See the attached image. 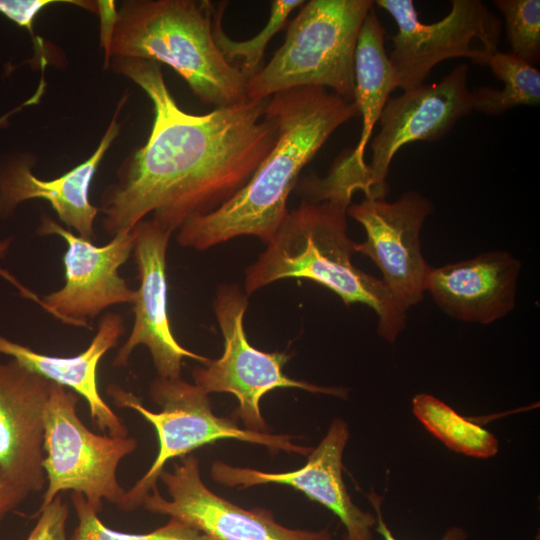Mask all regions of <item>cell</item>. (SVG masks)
Instances as JSON below:
<instances>
[{
	"instance_id": "obj_9",
	"label": "cell",
	"mask_w": 540,
	"mask_h": 540,
	"mask_svg": "<svg viewBox=\"0 0 540 540\" xmlns=\"http://www.w3.org/2000/svg\"><path fill=\"white\" fill-rule=\"evenodd\" d=\"M247 294L236 285H221L214 299V312L224 338L220 358L192 370L194 384L207 394L227 392L235 395V411L248 430L267 432L260 410L262 397L276 388H299L312 393L344 397L342 388L323 387L291 379L282 368L289 360L286 352H263L253 347L246 336L243 320Z\"/></svg>"
},
{
	"instance_id": "obj_17",
	"label": "cell",
	"mask_w": 540,
	"mask_h": 540,
	"mask_svg": "<svg viewBox=\"0 0 540 540\" xmlns=\"http://www.w3.org/2000/svg\"><path fill=\"white\" fill-rule=\"evenodd\" d=\"M521 261L506 251L430 267L425 279L436 305L451 318L488 325L515 307Z\"/></svg>"
},
{
	"instance_id": "obj_15",
	"label": "cell",
	"mask_w": 540,
	"mask_h": 540,
	"mask_svg": "<svg viewBox=\"0 0 540 540\" xmlns=\"http://www.w3.org/2000/svg\"><path fill=\"white\" fill-rule=\"evenodd\" d=\"M348 439L347 424L336 418L318 446L308 454L306 464L300 469L268 473L215 461L211 465L210 474L214 481L240 489L269 483L291 486L325 506L339 518L345 528L343 540H372L376 516L354 504L342 477V458Z\"/></svg>"
},
{
	"instance_id": "obj_6",
	"label": "cell",
	"mask_w": 540,
	"mask_h": 540,
	"mask_svg": "<svg viewBox=\"0 0 540 540\" xmlns=\"http://www.w3.org/2000/svg\"><path fill=\"white\" fill-rule=\"evenodd\" d=\"M107 394L118 408L132 409L147 420L154 427L159 443L157 456L150 468L125 491L117 505L125 512L143 506L146 497L157 487L156 483L169 460L217 440L235 439L259 444L272 452L283 450L308 455L312 450L292 443L288 435L242 429L234 421L216 416L208 394L181 377L157 376L150 384L149 394L152 401L160 406L159 412L147 409L135 394L117 384L109 385Z\"/></svg>"
},
{
	"instance_id": "obj_10",
	"label": "cell",
	"mask_w": 540,
	"mask_h": 540,
	"mask_svg": "<svg viewBox=\"0 0 540 540\" xmlns=\"http://www.w3.org/2000/svg\"><path fill=\"white\" fill-rule=\"evenodd\" d=\"M468 65H456L440 81L421 84L389 98L371 142V161L362 180L365 198L382 199L388 193L387 175L395 154L416 141H436L473 111L467 85Z\"/></svg>"
},
{
	"instance_id": "obj_22",
	"label": "cell",
	"mask_w": 540,
	"mask_h": 540,
	"mask_svg": "<svg viewBox=\"0 0 540 540\" xmlns=\"http://www.w3.org/2000/svg\"><path fill=\"white\" fill-rule=\"evenodd\" d=\"M412 411L432 435L455 452L476 458H489L498 452V441L492 433L430 394L414 396Z\"/></svg>"
},
{
	"instance_id": "obj_13",
	"label": "cell",
	"mask_w": 540,
	"mask_h": 540,
	"mask_svg": "<svg viewBox=\"0 0 540 540\" xmlns=\"http://www.w3.org/2000/svg\"><path fill=\"white\" fill-rule=\"evenodd\" d=\"M170 499L157 487L146 497L143 507L167 515L204 533L213 540H331L328 528L319 531L291 529L280 525L271 511L244 509L212 492L202 481L199 461L183 458L172 471L159 477Z\"/></svg>"
},
{
	"instance_id": "obj_25",
	"label": "cell",
	"mask_w": 540,
	"mask_h": 540,
	"mask_svg": "<svg viewBox=\"0 0 540 540\" xmlns=\"http://www.w3.org/2000/svg\"><path fill=\"white\" fill-rule=\"evenodd\" d=\"M511 53L535 66L540 60V1L496 0Z\"/></svg>"
},
{
	"instance_id": "obj_29",
	"label": "cell",
	"mask_w": 540,
	"mask_h": 540,
	"mask_svg": "<svg viewBox=\"0 0 540 540\" xmlns=\"http://www.w3.org/2000/svg\"><path fill=\"white\" fill-rule=\"evenodd\" d=\"M31 493L11 482L0 470V522Z\"/></svg>"
},
{
	"instance_id": "obj_28",
	"label": "cell",
	"mask_w": 540,
	"mask_h": 540,
	"mask_svg": "<svg viewBox=\"0 0 540 540\" xmlns=\"http://www.w3.org/2000/svg\"><path fill=\"white\" fill-rule=\"evenodd\" d=\"M368 499L370 500L374 510L376 512V531L382 536L383 540H398L392 531L387 526L382 512H381V503L382 498L376 495L373 491L368 494ZM467 534L466 531L459 526L449 527L440 540H466Z\"/></svg>"
},
{
	"instance_id": "obj_23",
	"label": "cell",
	"mask_w": 540,
	"mask_h": 540,
	"mask_svg": "<svg viewBox=\"0 0 540 540\" xmlns=\"http://www.w3.org/2000/svg\"><path fill=\"white\" fill-rule=\"evenodd\" d=\"M305 3L303 0H274L266 25L253 37L234 40L223 29V15L227 2L217 4L213 17L214 41L223 56L237 67L248 80L262 67L268 42L286 24L291 12Z\"/></svg>"
},
{
	"instance_id": "obj_2",
	"label": "cell",
	"mask_w": 540,
	"mask_h": 540,
	"mask_svg": "<svg viewBox=\"0 0 540 540\" xmlns=\"http://www.w3.org/2000/svg\"><path fill=\"white\" fill-rule=\"evenodd\" d=\"M266 109L276 121L274 146L230 199L180 226V246L206 250L244 235L267 245L287 215V201L302 169L340 126L358 115L354 102L318 86L276 93Z\"/></svg>"
},
{
	"instance_id": "obj_19",
	"label": "cell",
	"mask_w": 540,
	"mask_h": 540,
	"mask_svg": "<svg viewBox=\"0 0 540 540\" xmlns=\"http://www.w3.org/2000/svg\"><path fill=\"white\" fill-rule=\"evenodd\" d=\"M384 35L385 29L372 8L361 26L354 57L353 102L362 118L361 135L356 147L340 156L322 177L327 188L350 196L361 191L367 164L365 148L390 93L396 89Z\"/></svg>"
},
{
	"instance_id": "obj_7",
	"label": "cell",
	"mask_w": 540,
	"mask_h": 540,
	"mask_svg": "<svg viewBox=\"0 0 540 540\" xmlns=\"http://www.w3.org/2000/svg\"><path fill=\"white\" fill-rule=\"evenodd\" d=\"M78 401L75 392L51 382L44 416L46 489L40 507L72 491L99 514L103 501L117 506L122 500L126 490L118 481V466L137 449V441L89 430L78 416Z\"/></svg>"
},
{
	"instance_id": "obj_30",
	"label": "cell",
	"mask_w": 540,
	"mask_h": 540,
	"mask_svg": "<svg viewBox=\"0 0 540 540\" xmlns=\"http://www.w3.org/2000/svg\"><path fill=\"white\" fill-rule=\"evenodd\" d=\"M10 245H11V238H7V239H4V240L0 241V257H3L6 254V252L8 251V249L10 247ZM0 276L4 277L6 280H8L14 286H16L21 291L22 294L25 295L27 293L28 290L25 287H23L22 285H20V283L18 281H16V279L14 277H12L6 271L0 269Z\"/></svg>"
},
{
	"instance_id": "obj_14",
	"label": "cell",
	"mask_w": 540,
	"mask_h": 540,
	"mask_svg": "<svg viewBox=\"0 0 540 540\" xmlns=\"http://www.w3.org/2000/svg\"><path fill=\"white\" fill-rule=\"evenodd\" d=\"M171 232L151 219L135 226L133 255L137 265L139 287L135 290L132 330L116 353L112 365L127 366L133 350L148 348L157 376L179 378L184 358L207 364L210 359L179 344L169 321L167 308L166 251Z\"/></svg>"
},
{
	"instance_id": "obj_18",
	"label": "cell",
	"mask_w": 540,
	"mask_h": 540,
	"mask_svg": "<svg viewBox=\"0 0 540 540\" xmlns=\"http://www.w3.org/2000/svg\"><path fill=\"white\" fill-rule=\"evenodd\" d=\"M127 99L119 102L110 124L96 150L88 159L62 176L43 180L32 173L33 155L13 157L0 168V217H7L26 200L43 199L50 203L58 218L77 235L94 241L95 218L100 211L89 200V189L98 166L119 134L117 116Z\"/></svg>"
},
{
	"instance_id": "obj_4",
	"label": "cell",
	"mask_w": 540,
	"mask_h": 540,
	"mask_svg": "<svg viewBox=\"0 0 540 540\" xmlns=\"http://www.w3.org/2000/svg\"><path fill=\"white\" fill-rule=\"evenodd\" d=\"M216 6L208 0H127L117 11L108 58L164 63L215 108L242 103L246 77L213 37Z\"/></svg>"
},
{
	"instance_id": "obj_5",
	"label": "cell",
	"mask_w": 540,
	"mask_h": 540,
	"mask_svg": "<svg viewBox=\"0 0 540 540\" xmlns=\"http://www.w3.org/2000/svg\"><path fill=\"white\" fill-rule=\"evenodd\" d=\"M372 0H310L288 24L271 60L246 82L249 100L297 87L326 88L354 101V57Z\"/></svg>"
},
{
	"instance_id": "obj_24",
	"label": "cell",
	"mask_w": 540,
	"mask_h": 540,
	"mask_svg": "<svg viewBox=\"0 0 540 540\" xmlns=\"http://www.w3.org/2000/svg\"><path fill=\"white\" fill-rule=\"evenodd\" d=\"M70 498L78 519L70 540H213L175 518H169L166 524L148 533L114 530L100 520L83 495L72 492Z\"/></svg>"
},
{
	"instance_id": "obj_11",
	"label": "cell",
	"mask_w": 540,
	"mask_h": 540,
	"mask_svg": "<svg viewBox=\"0 0 540 540\" xmlns=\"http://www.w3.org/2000/svg\"><path fill=\"white\" fill-rule=\"evenodd\" d=\"M36 233L60 236L67 245L63 256L65 283L39 302L52 316L67 325L89 327V320L106 308L134 302L135 290L119 275V268L133 251L135 227L97 246L43 215Z\"/></svg>"
},
{
	"instance_id": "obj_21",
	"label": "cell",
	"mask_w": 540,
	"mask_h": 540,
	"mask_svg": "<svg viewBox=\"0 0 540 540\" xmlns=\"http://www.w3.org/2000/svg\"><path fill=\"white\" fill-rule=\"evenodd\" d=\"M492 73L500 79L503 89L487 86L471 91L473 110L490 116L501 115L520 106H538L540 103V72L511 52L496 51L487 64Z\"/></svg>"
},
{
	"instance_id": "obj_16",
	"label": "cell",
	"mask_w": 540,
	"mask_h": 540,
	"mask_svg": "<svg viewBox=\"0 0 540 540\" xmlns=\"http://www.w3.org/2000/svg\"><path fill=\"white\" fill-rule=\"evenodd\" d=\"M50 384L13 359L0 361V470L30 493L46 485L44 416Z\"/></svg>"
},
{
	"instance_id": "obj_12",
	"label": "cell",
	"mask_w": 540,
	"mask_h": 540,
	"mask_svg": "<svg viewBox=\"0 0 540 540\" xmlns=\"http://www.w3.org/2000/svg\"><path fill=\"white\" fill-rule=\"evenodd\" d=\"M432 213V202L415 190L404 192L394 202L364 198L347 209V215L366 233L365 241L356 243V253L376 264L381 280L406 311L420 303L425 293L431 266L421 252L420 232Z\"/></svg>"
},
{
	"instance_id": "obj_20",
	"label": "cell",
	"mask_w": 540,
	"mask_h": 540,
	"mask_svg": "<svg viewBox=\"0 0 540 540\" xmlns=\"http://www.w3.org/2000/svg\"><path fill=\"white\" fill-rule=\"evenodd\" d=\"M124 333L125 322L122 315L109 312L100 319L97 332L88 347L77 355L61 357L43 354L1 334L0 354L83 397L88 404L90 416L100 431L114 437H127L126 425L104 401L97 386L99 362L118 344Z\"/></svg>"
},
{
	"instance_id": "obj_31",
	"label": "cell",
	"mask_w": 540,
	"mask_h": 540,
	"mask_svg": "<svg viewBox=\"0 0 540 540\" xmlns=\"http://www.w3.org/2000/svg\"><path fill=\"white\" fill-rule=\"evenodd\" d=\"M535 540H540L539 533H538L537 536L535 537Z\"/></svg>"
},
{
	"instance_id": "obj_3",
	"label": "cell",
	"mask_w": 540,
	"mask_h": 540,
	"mask_svg": "<svg viewBox=\"0 0 540 540\" xmlns=\"http://www.w3.org/2000/svg\"><path fill=\"white\" fill-rule=\"evenodd\" d=\"M351 201L304 198L287 212L258 259L245 271L247 295L282 279H306L324 286L345 304L369 306L378 317L377 332L394 343L406 326L407 311L381 278L352 262L356 242L347 232Z\"/></svg>"
},
{
	"instance_id": "obj_27",
	"label": "cell",
	"mask_w": 540,
	"mask_h": 540,
	"mask_svg": "<svg viewBox=\"0 0 540 540\" xmlns=\"http://www.w3.org/2000/svg\"><path fill=\"white\" fill-rule=\"evenodd\" d=\"M37 521L25 540H68L66 523L69 509L61 495L40 507Z\"/></svg>"
},
{
	"instance_id": "obj_26",
	"label": "cell",
	"mask_w": 540,
	"mask_h": 540,
	"mask_svg": "<svg viewBox=\"0 0 540 540\" xmlns=\"http://www.w3.org/2000/svg\"><path fill=\"white\" fill-rule=\"evenodd\" d=\"M54 3H68L93 13L98 12L97 1L81 0H0V13L33 35V22L47 6Z\"/></svg>"
},
{
	"instance_id": "obj_8",
	"label": "cell",
	"mask_w": 540,
	"mask_h": 540,
	"mask_svg": "<svg viewBox=\"0 0 540 540\" xmlns=\"http://www.w3.org/2000/svg\"><path fill=\"white\" fill-rule=\"evenodd\" d=\"M450 3L444 18L425 24L419 20L412 0L374 1L393 17L398 28L388 55L396 88L406 91L423 84L442 61L465 57L486 65L489 56L497 51L500 19L480 0Z\"/></svg>"
},
{
	"instance_id": "obj_1",
	"label": "cell",
	"mask_w": 540,
	"mask_h": 540,
	"mask_svg": "<svg viewBox=\"0 0 540 540\" xmlns=\"http://www.w3.org/2000/svg\"><path fill=\"white\" fill-rule=\"evenodd\" d=\"M111 66L146 93L154 111L146 143L124 159L102 194L99 210L111 236L149 214L173 233L212 212L246 184L276 142L269 98L190 114L176 103L159 63L113 58Z\"/></svg>"
}]
</instances>
